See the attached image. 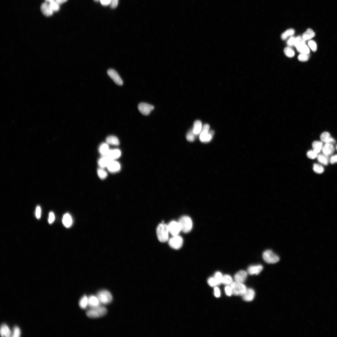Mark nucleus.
<instances>
[{"label": "nucleus", "mask_w": 337, "mask_h": 337, "mask_svg": "<svg viewBox=\"0 0 337 337\" xmlns=\"http://www.w3.org/2000/svg\"><path fill=\"white\" fill-rule=\"evenodd\" d=\"M214 294L215 296L217 298H219L220 297L221 295L220 291L218 287H215Z\"/></svg>", "instance_id": "obj_51"}, {"label": "nucleus", "mask_w": 337, "mask_h": 337, "mask_svg": "<svg viewBox=\"0 0 337 337\" xmlns=\"http://www.w3.org/2000/svg\"><path fill=\"white\" fill-rule=\"evenodd\" d=\"M312 147L314 151L317 153H319L322 149V143L318 141H314L312 144Z\"/></svg>", "instance_id": "obj_29"}, {"label": "nucleus", "mask_w": 337, "mask_h": 337, "mask_svg": "<svg viewBox=\"0 0 337 337\" xmlns=\"http://www.w3.org/2000/svg\"><path fill=\"white\" fill-rule=\"evenodd\" d=\"M214 134V131H210L209 132V134L207 137L205 143H208L211 140Z\"/></svg>", "instance_id": "obj_48"}, {"label": "nucleus", "mask_w": 337, "mask_h": 337, "mask_svg": "<svg viewBox=\"0 0 337 337\" xmlns=\"http://www.w3.org/2000/svg\"><path fill=\"white\" fill-rule=\"evenodd\" d=\"M313 170L315 172L318 174H321L324 171V168L321 165L318 164L313 165Z\"/></svg>", "instance_id": "obj_35"}, {"label": "nucleus", "mask_w": 337, "mask_h": 337, "mask_svg": "<svg viewBox=\"0 0 337 337\" xmlns=\"http://www.w3.org/2000/svg\"><path fill=\"white\" fill-rule=\"evenodd\" d=\"M183 239L181 237L178 235L173 236L168 240V244L172 249H178L182 246L183 244Z\"/></svg>", "instance_id": "obj_7"}, {"label": "nucleus", "mask_w": 337, "mask_h": 337, "mask_svg": "<svg viewBox=\"0 0 337 337\" xmlns=\"http://www.w3.org/2000/svg\"><path fill=\"white\" fill-rule=\"evenodd\" d=\"M55 219V216L53 212H51L49 214L48 223L50 224H52L54 221Z\"/></svg>", "instance_id": "obj_50"}, {"label": "nucleus", "mask_w": 337, "mask_h": 337, "mask_svg": "<svg viewBox=\"0 0 337 337\" xmlns=\"http://www.w3.org/2000/svg\"><path fill=\"white\" fill-rule=\"evenodd\" d=\"M305 43V41L302 37L299 36L295 38L294 46L296 48L299 45Z\"/></svg>", "instance_id": "obj_37"}, {"label": "nucleus", "mask_w": 337, "mask_h": 337, "mask_svg": "<svg viewBox=\"0 0 337 337\" xmlns=\"http://www.w3.org/2000/svg\"><path fill=\"white\" fill-rule=\"evenodd\" d=\"M1 334L2 337H10L11 333L9 327L5 324L2 325L1 328Z\"/></svg>", "instance_id": "obj_23"}, {"label": "nucleus", "mask_w": 337, "mask_h": 337, "mask_svg": "<svg viewBox=\"0 0 337 337\" xmlns=\"http://www.w3.org/2000/svg\"><path fill=\"white\" fill-rule=\"evenodd\" d=\"M307 156L309 158L313 159L318 157V153L313 150H311L307 152Z\"/></svg>", "instance_id": "obj_41"}, {"label": "nucleus", "mask_w": 337, "mask_h": 337, "mask_svg": "<svg viewBox=\"0 0 337 337\" xmlns=\"http://www.w3.org/2000/svg\"><path fill=\"white\" fill-rule=\"evenodd\" d=\"M336 149H337V145L336 146Z\"/></svg>", "instance_id": "obj_58"}, {"label": "nucleus", "mask_w": 337, "mask_h": 337, "mask_svg": "<svg viewBox=\"0 0 337 337\" xmlns=\"http://www.w3.org/2000/svg\"><path fill=\"white\" fill-rule=\"evenodd\" d=\"M255 296L254 290L252 289H248L243 296V298L245 301H250L253 300Z\"/></svg>", "instance_id": "obj_14"}, {"label": "nucleus", "mask_w": 337, "mask_h": 337, "mask_svg": "<svg viewBox=\"0 0 337 337\" xmlns=\"http://www.w3.org/2000/svg\"><path fill=\"white\" fill-rule=\"evenodd\" d=\"M41 212L40 207L39 206H37L36 209V216L37 218L38 219H39L40 218Z\"/></svg>", "instance_id": "obj_52"}, {"label": "nucleus", "mask_w": 337, "mask_h": 337, "mask_svg": "<svg viewBox=\"0 0 337 337\" xmlns=\"http://www.w3.org/2000/svg\"><path fill=\"white\" fill-rule=\"evenodd\" d=\"M138 109L140 113L144 115H149L154 109L152 105L145 103H141L139 104Z\"/></svg>", "instance_id": "obj_10"}, {"label": "nucleus", "mask_w": 337, "mask_h": 337, "mask_svg": "<svg viewBox=\"0 0 337 337\" xmlns=\"http://www.w3.org/2000/svg\"><path fill=\"white\" fill-rule=\"evenodd\" d=\"M109 76L117 85L122 86L123 85V81L118 73L114 69H110L107 71Z\"/></svg>", "instance_id": "obj_9"}, {"label": "nucleus", "mask_w": 337, "mask_h": 337, "mask_svg": "<svg viewBox=\"0 0 337 337\" xmlns=\"http://www.w3.org/2000/svg\"><path fill=\"white\" fill-rule=\"evenodd\" d=\"M169 231L168 226L164 223L160 224L157 229V234L159 241L163 243L168 240Z\"/></svg>", "instance_id": "obj_1"}, {"label": "nucleus", "mask_w": 337, "mask_h": 337, "mask_svg": "<svg viewBox=\"0 0 337 337\" xmlns=\"http://www.w3.org/2000/svg\"><path fill=\"white\" fill-rule=\"evenodd\" d=\"M321 139L323 142L327 143L333 144L335 143V140L331 136L330 133L325 132L323 133L320 137Z\"/></svg>", "instance_id": "obj_19"}, {"label": "nucleus", "mask_w": 337, "mask_h": 337, "mask_svg": "<svg viewBox=\"0 0 337 337\" xmlns=\"http://www.w3.org/2000/svg\"><path fill=\"white\" fill-rule=\"evenodd\" d=\"M208 283L211 287H215L217 284L214 278H210L208 280Z\"/></svg>", "instance_id": "obj_45"}, {"label": "nucleus", "mask_w": 337, "mask_h": 337, "mask_svg": "<svg viewBox=\"0 0 337 337\" xmlns=\"http://www.w3.org/2000/svg\"><path fill=\"white\" fill-rule=\"evenodd\" d=\"M50 5L51 8L53 12H57L60 9L59 4L55 1H53L50 3Z\"/></svg>", "instance_id": "obj_38"}, {"label": "nucleus", "mask_w": 337, "mask_h": 337, "mask_svg": "<svg viewBox=\"0 0 337 337\" xmlns=\"http://www.w3.org/2000/svg\"><path fill=\"white\" fill-rule=\"evenodd\" d=\"M121 154V152L120 151L116 149L110 150L107 156L111 160H114L120 157Z\"/></svg>", "instance_id": "obj_21"}, {"label": "nucleus", "mask_w": 337, "mask_h": 337, "mask_svg": "<svg viewBox=\"0 0 337 337\" xmlns=\"http://www.w3.org/2000/svg\"><path fill=\"white\" fill-rule=\"evenodd\" d=\"M308 45L313 52H315L317 51V45L314 41L310 40L308 42Z\"/></svg>", "instance_id": "obj_42"}, {"label": "nucleus", "mask_w": 337, "mask_h": 337, "mask_svg": "<svg viewBox=\"0 0 337 337\" xmlns=\"http://www.w3.org/2000/svg\"><path fill=\"white\" fill-rule=\"evenodd\" d=\"M97 174L98 176L102 179L106 178L108 176L107 172L102 168H100L98 170Z\"/></svg>", "instance_id": "obj_39"}, {"label": "nucleus", "mask_w": 337, "mask_h": 337, "mask_svg": "<svg viewBox=\"0 0 337 337\" xmlns=\"http://www.w3.org/2000/svg\"><path fill=\"white\" fill-rule=\"evenodd\" d=\"M62 222L66 228L71 227L73 224V219L72 217L68 213L65 214L63 216Z\"/></svg>", "instance_id": "obj_20"}, {"label": "nucleus", "mask_w": 337, "mask_h": 337, "mask_svg": "<svg viewBox=\"0 0 337 337\" xmlns=\"http://www.w3.org/2000/svg\"><path fill=\"white\" fill-rule=\"evenodd\" d=\"M284 53L287 57L292 58L295 55V52L293 49L290 47H287L285 48Z\"/></svg>", "instance_id": "obj_34"}, {"label": "nucleus", "mask_w": 337, "mask_h": 337, "mask_svg": "<svg viewBox=\"0 0 337 337\" xmlns=\"http://www.w3.org/2000/svg\"><path fill=\"white\" fill-rule=\"evenodd\" d=\"M309 56L308 54L301 53L298 57V60L301 62H306L308 60Z\"/></svg>", "instance_id": "obj_43"}, {"label": "nucleus", "mask_w": 337, "mask_h": 337, "mask_svg": "<svg viewBox=\"0 0 337 337\" xmlns=\"http://www.w3.org/2000/svg\"><path fill=\"white\" fill-rule=\"evenodd\" d=\"M97 297L101 303L107 305L111 302L112 296L111 293L107 290H102L98 292Z\"/></svg>", "instance_id": "obj_5"}, {"label": "nucleus", "mask_w": 337, "mask_h": 337, "mask_svg": "<svg viewBox=\"0 0 337 337\" xmlns=\"http://www.w3.org/2000/svg\"><path fill=\"white\" fill-rule=\"evenodd\" d=\"M88 305V298L85 295H84L80 300L79 306L81 308L84 310L87 308Z\"/></svg>", "instance_id": "obj_28"}, {"label": "nucleus", "mask_w": 337, "mask_h": 337, "mask_svg": "<svg viewBox=\"0 0 337 337\" xmlns=\"http://www.w3.org/2000/svg\"><path fill=\"white\" fill-rule=\"evenodd\" d=\"M328 156L324 154H320L318 157V160L319 162L321 164L327 165L329 163V158Z\"/></svg>", "instance_id": "obj_31"}, {"label": "nucleus", "mask_w": 337, "mask_h": 337, "mask_svg": "<svg viewBox=\"0 0 337 337\" xmlns=\"http://www.w3.org/2000/svg\"><path fill=\"white\" fill-rule=\"evenodd\" d=\"M21 335V331L20 329L18 327L14 328L13 333L12 336L13 337H19Z\"/></svg>", "instance_id": "obj_44"}, {"label": "nucleus", "mask_w": 337, "mask_h": 337, "mask_svg": "<svg viewBox=\"0 0 337 337\" xmlns=\"http://www.w3.org/2000/svg\"><path fill=\"white\" fill-rule=\"evenodd\" d=\"M264 261L269 264H274L279 261V257L272 250H268L265 251L263 254Z\"/></svg>", "instance_id": "obj_6"}, {"label": "nucleus", "mask_w": 337, "mask_h": 337, "mask_svg": "<svg viewBox=\"0 0 337 337\" xmlns=\"http://www.w3.org/2000/svg\"><path fill=\"white\" fill-rule=\"evenodd\" d=\"M315 36V32L309 28L303 33L302 37L305 41H306L310 40Z\"/></svg>", "instance_id": "obj_24"}, {"label": "nucleus", "mask_w": 337, "mask_h": 337, "mask_svg": "<svg viewBox=\"0 0 337 337\" xmlns=\"http://www.w3.org/2000/svg\"><path fill=\"white\" fill-rule=\"evenodd\" d=\"M247 272L244 270H241L237 273L235 276V281L243 283L246 279Z\"/></svg>", "instance_id": "obj_13"}, {"label": "nucleus", "mask_w": 337, "mask_h": 337, "mask_svg": "<svg viewBox=\"0 0 337 337\" xmlns=\"http://www.w3.org/2000/svg\"><path fill=\"white\" fill-rule=\"evenodd\" d=\"M88 306L90 308H95L100 306V302L97 296L91 295L88 298Z\"/></svg>", "instance_id": "obj_16"}, {"label": "nucleus", "mask_w": 337, "mask_h": 337, "mask_svg": "<svg viewBox=\"0 0 337 337\" xmlns=\"http://www.w3.org/2000/svg\"><path fill=\"white\" fill-rule=\"evenodd\" d=\"M168 226L170 234L172 236L178 235L181 231V226L179 222L172 221Z\"/></svg>", "instance_id": "obj_8"}, {"label": "nucleus", "mask_w": 337, "mask_h": 337, "mask_svg": "<svg viewBox=\"0 0 337 337\" xmlns=\"http://www.w3.org/2000/svg\"><path fill=\"white\" fill-rule=\"evenodd\" d=\"M107 167L109 171L116 172L120 171L121 167L120 163L113 160L111 161Z\"/></svg>", "instance_id": "obj_15"}, {"label": "nucleus", "mask_w": 337, "mask_h": 337, "mask_svg": "<svg viewBox=\"0 0 337 337\" xmlns=\"http://www.w3.org/2000/svg\"><path fill=\"white\" fill-rule=\"evenodd\" d=\"M112 160L107 156H103L98 161V164L101 168L107 167Z\"/></svg>", "instance_id": "obj_22"}, {"label": "nucleus", "mask_w": 337, "mask_h": 337, "mask_svg": "<svg viewBox=\"0 0 337 337\" xmlns=\"http://www.w3.org/2000/svg\"><path fill=\"white\" fill-rule=\"evenodd\" d=\"M107 313V309L101 305L98 307L91 308L86 312L87 316L91 318H97L103 316Z\"/></svg>", "instance_id": "obj_2"}, {"label": "nucleus", "mask_w": 337, "mask_h": 337, "mask_svg": "<svg viewBox=\"0 0 337 337\" xmlns=\"http://www.w3.org/2000/svg\"><path fill=\"white\" fill-rule=\"evenodd\" d=\"M179 222L180 224L181 231L185 233H188L192 229L193 223L190 217L184 216L180 219Z\"/></svg>", "instance_id": "obj_3"}, {"label": "nucleus", "mask_w": 337, "mask_h": 337, "mask_svg": "<svg viewBox=\"0 0 337 337\" xmlns=\"http://www.w3.org/2000/svg\"><path fill=\"white\" fill-rule=\"evenodd\" d=\"M322 150L324 154L328 156L333 153L335 149L332 144L327 143L323 147Z\"/></svg>", "instance_id": "obj_17"}, {"label": "nucleus", "mask_w": 337, "mask_h": 337, "mask_svg": "<svg viewBox=\"0 0 337 337\" xmlns=\"http://www.w3.org/2000/svg\"><path fill=\"white\" fill-rule=\"evenodd\" d=\"M330 163L332 164L337 163V154L331 157L330 160Z\"/></svg>", "instance_id": "obj_54"}, {"label": "nucleus", "mask_w": 337, "mask_h": 337, "mask_svg": "<svg viewBox=\"0 0 337 337\" xmlns=\"http://www.w3.org/2000/svg\"><path fill=\"white\" fill-rule=\"evenodd\" d=\"M101 4L104 6H107L110 5L111 0H100Z\"/></svg>", "instance_id": "obj_53"}, {"label": "nucleus", "mask_w": 337, "mask_h": 337, "mask_svg": "<svg viewBox=\"0 0 337 337\" xmlns=\"http://www.w3.org/2000/svg\"><path fill=\"white\" fill-rule=\"evenodd\" d=\"M41 10L44 15L47 17L52 16L53 11L51 9L50 4L45 2L42 4L41 6Z\"/></svg>", "instance_id": "obj_11"}, {"label": "nucleus", "mask_w": 337, "mask_h": 337, "mask_svg": "<svg viewBox=\"0 0 337 337\" xmlns=\"http://www.w3.org/2000/svg\"><path fill=\"white\" fill-rule=\"evenodd\" d=\"M119 0H111L110 5L111 8L112 9H115L117 8L118 3Z\"/></svg>", "instance_id": "obj_46"}, {"label": "nucleus", "mask_w": 337, "mask_h": 337, "mask_svg": "<svg viewBox=\"0 0 337 337\" xmlns=\"http://www.w3.org/2000/svg\"><path fill=\"white\" fill-rule=\"evenodd\" d=\"M99 151L103 156H107L110 151L108 145L106 143L102 144L99 147Z\"/></svg>", "instance_id": "obj_26"}, {"label": "nucleus", "mask_w": 337, "mask_h": 337, "mask_svg": "<svg viewBox=\"0 0 337 337\" xmlns=\"http://www.w3.org/2000/svg\"><path fill=\"white\" fill-rule=\"evenodd\" d=\"M263 267L260 264L251 265L248 269L247 272L251 275H258L262 271Z\"/></svg>", "instance_id": "obj_12"}, {"label": "nucleus", "mask_w": 337, "mask_h": 337, "mask_svg": "<svg viewBox=\"0 0 337 337\" xmlns=\"http://www.w3.org/2000/svg\"><path fill=\"white\" fill-rule=\"evenodd\" d=\"M223 276L222 274L220 272H217L215 273L214 278L216 281L217 285H220L222 284Z\"/></svg>", "instance_id": "obj_36"}, {"label": "nucleus", "mask_w": 337, "mask_h": 337, "mask_svg": "<svg viewBox=\"0 0 337 337\" xmlns=\"http://www.w3.org/2000/svg\"><path fill=\"white\" fill-rule=\"evenodd\" d=\"M202 128V124L199 120L196 121L194 123L193 131L195 135H197L201 132Z\"/></svg>", "instance_id": "obj_25"}, {"label": "nucleus", "mask_w": 337, "mask_h": 337, "mask_svg": "<svg viewBox=\"0 0 337 337\" xmlns=\"http://www.w3.org/2000/svg\"><path fill=\"white\" fill-rule=\"evenodd\" d=\"M68 0H55V1L59 4H61L67 2Z\"/></svg>", "instance_id": "obj_55"}, {"label": "nucleus", "mask_w": 337, "mask_h": 337, "mask_svg": "<svg viewBox=\"0 0 337 337\" xmlns=\"http://www.w3.org/2000/svg\"><path fill=\"white\" fill-rule=\"evenodd\" d=\"M233 282V279L230 275H226L223 276L222 284H223L230 286Z\"/></svg>", "instance_id": "obj_32"}, {"label": "nucleus", "mask_w": 337, "mask_h": 337, "mask_svg": "<svg viewBox=\"0 0 337 337\" xmlns=\"http://www.w3.org/2000/svg\"><path fill=\"white\" fill-rule=\"evenodd\" d=\"M298 51L301 53L308 54L310 50L305 43L301 44L296 48Z\"/></svg>", "instance_id": "obj_27"}, {"label": "nucleus", "mask_w": 337, "mask_h": 337, "mask_svg": "<svg viewBox=\"0 0 337 337\" xmlns=\"http://www.w3.org/2000/svg\"><path fill=\"white\" fill-rule=\"evenodd\" d=\"M106 141L107 143L112 145H118L120 143L118 139L114 136L108 137L106 139Z\"/></svg>", "instance_id": "obj_30"}, {"label": "nucleus", "mask_w": 337, "mask_h": 337, "mask_svg": "<svg viewBox=\"0 0 337 337\" xmlns=\"http://www.w3.org/2000/svg\"><path fill=\"white\" fill-rule=\"evenodd\" d=\"M195 135L193 130L189 131L186 135V139L189 142H193L195 139Z\"/></svg>", "instance_id": "obj_40"}, {"label": "nucleus", "mask_w": 337, "mask_h": 337, "mask_svg": "<svg viewBox=\"0 0 337 337\" xmlns=\"http://www.w3.org/2000/svg\"><path fill=\"white\" fill-rule=\"evenodd\" d=\"M230 286L232 294L235 296H243L247 289L246 286L243 283L236 281L233 282Z\"/></svg>", "instance_id": "obj_4"}, {"label": "nucleus", "mask_w": 337, "mask_h": 337, "mask_svg": "<svg viewBox=\"0 0 337 337\" xmlns=\"http://www.w3.org/2000/svg\"><path fill=\"white\" fill-rule=\"evenodd\" d=\"M295 32V30L293 29L287 30L282 34L281 38L282 40H285L289 37L292 36L294 34Z\"/></svg>", "instance_id": "obj_33"}, {"label": "nucleus", "mask_w": 337, "mask_h": 337, "mask_svg": "<svg viewBox=\"0 0 337 337\" xmlns=\"http://www.w3.org/2000/svg\"><path fill=\"white\" fill-rule=\"evenodd\" d=\"M209 126L208 124H205L203 126L201 132L200 139L202 142L205 143L206 139L209 134Z\"/></svg>", "instance_id": "obj_18"}, {"label": "nucleus", "mask_w": 337, "mask_h": 337, "mask_svg": "<svg viewBox=\"0 0 337 337\" xmlns=\"http://www.w3.org/2000/svg\"><path fill=\"white\" fill-rule=\"evenodd\" d=\"M94 1H96L98 2V1H100V0H94Z\"/></svg>", "instance_id": "obj_57"}, {"label": "nucleus", "mask_w": 337, "mask_h": 337, "mask_svg": "<svg viewBox=\"0 0 337 337\" xmlns=\"http://www.w3.org/2000/svg\"><path fill=\"white\" fill-rule=\"evenodd\" d=\"M46 2L47 3H50L54 1V0H45Z\"/></svg>", "instance_id": "obj_56"}, {"label": "nucleus", "mask_w": 337, "mask_h": 337, "mask_svg": "<svg viewBox=\"0 0 337 337\" xmlns=\"http://www.w3.org/2000/svg\"><path fill=\"white\" fill-rule=\"evenodd\" d=\"M295 38L294 37H291L287 42V44L288 46L292 47L294 46Z\"/></svg>", "instance_id": "obj_47"}, {"label": "nucleus", "mask_w": 337, "mask_h": 337, "mask_svg": "<svg viewBox=\"0 0 337 337\" xmlns=\"http://www.w3.org/2000/svg\"><path fill=\"white\" fill-rule=\"evenodd\" d=\"M225 291L227 295L230 296L232 294V290L230 286L227 285L225 288Z\"/></svg>", "instance_id": "obj_49"}]
</instances>
